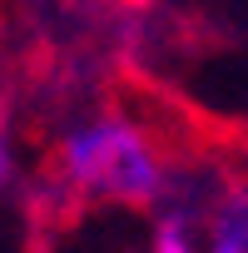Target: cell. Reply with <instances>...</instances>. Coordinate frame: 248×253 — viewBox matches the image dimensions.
I'll list each match as a JSON object with an SVG mask.
<instances>
[{
	"label": "cell",
	"mask_w": 248,
	"mask_h": 253,
	"mask_svg": "<svg viewBox=\"0 0 248 253\" xmlns=\"http://www.w3.org/2000/svg\"><path fill=\"white\" fill-rule=\"evenodd\" d=\"M55 179L80 204L114 209H154L169 184L154 139L124 114H99L70 129L55 149Z\"/></svg>",
	"instance_id": "6da1fadb"
},
{
	"label": "cell",
	"mask_w": 248,
	"mask_h": 253,
	"mask_svg": "<svg viewBox=\"0 0 248 253\" xmlns=\"http://www.w3.org/2000/svg\"><path fill=\"white\" fill-rule=\"evenodd\" d=\"M208 253H248V184H233L208 213Z\"/></svg>",
	"instance_id": "7a4b0ae2"
},
{
	"label": "cell",
	"mask_w": 248,
	"mask_h": 253,
	"mask_svg": "<svg viewBox=\"0 0 248 253\" xmlns=\"http://www.w3.org/2000/svg\"><path fill=\"white\" fill-rule=\"evenodd\" d=\"M154 253H194V238L184 233L179 218H164L159 233H154Z\"/></svg>",
	"instance_id": "3957f363"
},
{
	"label": "cell",
	"mask_w": 248,
	"mask_h": 253,
	"mask_svg": "<svg viewBox=\"0 0 248 253\" xmlns=\"http://www.w3.org/2000/svg\"><path fill=\"white\" fill-rule=\"evenodd\" d=\"M10 174V139H5V114H0V184Z\"/></svg>",
	"instance_id": "277c9868"
},
{
	"label": "cell",
	"mask_w": 248,
	"mask_h": 253,
	"mask_svg": "<svg viewBox=\"0 0 248 253\" xmlns=\"http://www.w3.org/2000/svg\"><path fill=\"white\" fill-rule=\"evenodd\" d=\"M119 5H139V0H119Z\"/></svg>",
	"instance_id": "5b68a950"
}]
</instances>
